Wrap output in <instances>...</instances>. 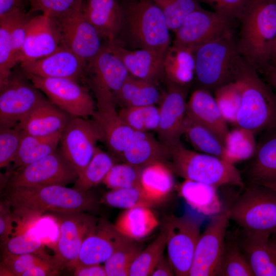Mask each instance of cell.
Wrapping results in <instances>:
<instances>
[{"mask_svg":"<svg viewBox=\"0 0 276 276\" xmlns=\"http://www.w3.org/2000/svg\"><path fill=\"white\" fill-rule=\"evenodd\" d=\"M6 200L20 216H39L45 212H92L99 201L89 191L52 185L8 188Z\"/></svg>","mask_w":276,"mask_h":276,"instance_id":"cell-1","label":"cell"},{"mask_svg":"<svg viewBox=\"0 0 276 276\" xmlns=\"http://www.w3.org/2000/svg\"><path fill=\"white\" fill-rule=\"evenodd\" d=\"M234 82L240 93L235 125L255 134L276 128V96L260 78L257 69L242 56Z\"/></svg>","mask_w":276,"mask_h":276,"instance_id":"cell-2","label":"cell"},{"mask_svg":"<svg viewBox=\"0 0 276 276\" xmlns=\"http://www.w3.org/2000/svg\"><path fill=\"white\" fill-rule=\"evenodd\" d=\"M240 20L241 56L257 69H265L276 41V0H249Z\"/></svg>","mask_w":276,"mask_h":276,"instance_id":"cell-3","label":"cell"},{"mask_svg":"<svg viewBox=\"0 0 276 276\" xmlns=\"http://www.w3.org/2000/svg\"><path fill=\"white\" fill-rule=\"evenodd\" d=\"M194 54L200 88L215 91L234 81L241 55L233 32L198 46Z\"/></svg>","mask_w":276,"mask_h":276,"instance_id":"cell-4","label":"cell"},{"mask_svg":"<svg viewBox=\"0 0 276 276\" xmlns=\"http://www.w3.org/2000/svg\"><path fill=\"white\" fill-rule=\"evenodd\" d=\"M168 166L185 179L216 187L244 186L241 174L232 164L218 157L186 148L180 143L168 149Z\"/></svg>","mask_w":276,"mask_h":276,"instance_id":"cell-5","label":"cell"},{"mask_svg":"<svg viewBox=\"0 0 276 276\" xmlns=\"http://www.w3.org/2000/svg\"><path fill=\"white\" fill-rule=\"evenodd\" d=\"M122 8L121 33L126 32L131 43L138 49L165 55L170 46V30L159 8L151 0H132Z\"/></svg>","mask_w":276,"mask_h":276,"instance_id":"cell-6","label":"cell"},{"mask_svg":"<svg viewBox=\"0 0 276 276\" xmlns=\"http://www.w3.org/2000/svg\"><path fill=\"white\" fill-rule=\"evenodd\" d=\"M229 219L246 232L276 233V192L262 185L246 188L229 209Z\"/></svg>","mask_w":276,"mask_h":276,"instance_id":"cell-7","label":"cell"},{"mask_svg":"<svg viewBox=\"0 0 276 276\" xmlns=\"http://www.w3.org/2000/svg\"><path fill=\"white\" fill-rule=\"evenodd\" d=\"M59 227V237L51 260L59 271L77 258L85 238L94 231L98 220L82 212H51Z\"/></svg>","mask_w":276,"mask_h":276,"instance_id":"cell-8","label":"cell"},{"mask_svg":"<svg viewBox=\"0 0 276 276\" xmlns=\"http://www.w3.org/2000/svg\"><path fill=\"white\" fill-rule=\"evenodd\" d=\"M201 223L200 218L188 214L165 218L163 228L167 234L168 257L175 275H189L196 245L201 235Z\"/></svg>","mask_w":276,"mask_h":276,"instance_id":"cell-9","label":"cell"},{"mask_svg":"<svg viewBox=\"0 0 276 276\" xmlns=\"http://www.w3.org/2000/svg\"><path fill=\"white\" fill-rule=\"evenodd\" d=\"M78 174L60 150L14 170L7 181L8 188L65 186L75 182Z\"/></svg>","mask_w":276,"mask_h":276,"instance_id":"cell-10","label":"cell"},{"mask_svg":"<svg viewBox=\"0 0 276 276\" xmlns=\"http://www.w3.org/2000/svg\"><path fill=\"white\" fill-rule=\"evenodd\" d=\"M82 3L62 16L51 18L60 47L69 49L87 63L102 46L101 36L82 14Z\"/></svg>","mask_w":276,"mask_h":276,"instance_id":"cell-11","label":"cell"},{"mask_svg":"<svg viewBox=\"0 0 276 276\" xmlns=\"http://www.w3.org/2000/svg\"><path fill=\"white\" fill-rule=\"evenodd\" d=\"M48 100L73 117L87 118L96 109L87 88L68 78H46L25 74Z\"/></svg>","mask_w":276,"mask_h":276,"instance_id":"cell-12","label":"cell"},{"mask_svg":"<svg viewBox=\"0 0 276 276\" xmlns=\"http://www.w3.org/2000/svg\"><path fill=\"white\" fill-rule=\"evenodd\" d=\"M235 18L201 7L189 14L175 31L173 44L194 50L233 32Z\"/></svg>","mask_w":276,"mask_h":276,"instance_id":"cell-13","label":"cell"},{"mask_svg":"<svg viewBox=\"0 0 276 276\" xmlns=\"http://www.w3.org/2000/svg\"><path fill=\"white\" fill-rule=\"evenodd\" d=\"M201 234L195 248L189 276L218 275L225 248L229 209L223 208Z\"/></svg>","mask_w":276,"mask_h":276,"instance_id":"cell-14","label":"cell"},{"mask_svg":"<svg viewBox=\"0 0 276 276\" xmlns=\"http://www.w3.org/2000/svg\"><path fill=\"white\" fill-rule=\"evenodd\" d=\"M103 134L94 121L72 117L63 130L60 151L81 175L93 157Z\"/></svg>","mask_w":276,"mask_h":276,"instance_id":"cell-15","label":"cell"},{"mask_svg":"<svg viewBox=\"0 0 276 276\" xmlns=\"http://www.w3.org/2000/svg\"><path fill=\"white\" fill-rule=\"evenodd\" d=\"M39 91L21 77L11 75L0 87V127L16 126L45 99Z\"/></svg>","mask_w":276,"mask_h":276,"instance_id":"cell-16","label":"cell"},{"mask_svg":"<svg viewBox=\"0 0 276 276\" xmlns=\"http://www.w3.org/2000/svg\"><path fill=\"white\" fill-rule=\"evenodd\" d=\"M167 91L159 108V122L156 130L159 141L168 149L180 143L183 134L189 85L167 83Z\"/></svg>","mask_w":276,"mask_h":276,"instance_id":"cell-17","label":"cell"},{"mask_svg":"<svg viewBox=\"0 0 276 276\" xmlns=\"http://www.w3.org/2000/svg\"><path fill=\"white\" fill-rule=\"evenodd\" d=\"M86 74L96 98H113L129 76L119 58L105 45L87 63Z\"/></svg>","mask_w":276,"mask_h":276,"instance_id":"cell-18","label":"cell"},{"mask_svg":"<svg viewBox=\"0 0 276 276\" xmlns=\"http://www.w3.org/2000/svg\"><path fill=\"white\" fill-rule=\"evenodd\" d=\"M131 240L120 233L114 224L102 218L84 240L76 259L67 267L105 263L119 248Z\"/></svg>","mask_w":276,"mask_h":276,"instance_id":"cell-19","label":"cell"},{"mask_svg":"<svg viewBox=\"0 0 276 276\" xmlns=\"http://www.w3.org/2000/svg\"><path fill=\"white\" fill-rule=\"evenodd\" d=\"M87 63L69 49L60 47L52 54L21 63L20 66L25 74L68 78L79 82L85 77Z\"/></svg>","mask_w":276,"mask_h":276,"instance_id":"cell-20","label":"cell"},{"mask_svg":"<svg viewBox=\"0 0 276 276\" xmlns=\"http://www.w3.org/2000/svg\"><path fill=\"white\" fill-rule=\"evenodd\" d=\"M114 100L97 101L93 120L103 134V141L113 153L121 156L141 131H135L122 120Z\"/></svg>","mask_w":276,"mask_h":276,"instance_id":"cell-21","label":"cell"},{"mask_svg":"<svg viewBox=\"0 0 276 276\" xmlns=\"http://www.w3.org/2000/svg\"><path fill=\"white\" fill-rule=\"evenodd\" d=\"M60 48L59 40L51 17L43 14L30 17L18 63L47 56Z\"/></svg>","mask_w":276,"mask_h":276,"instance_id":"cell-22","label":"cell"},{"mask_svg":"<svg viewBox=\"0 0 276 276\" xmlns=\"http://www.w3.org/2000/svg\"><path fill=\"white\" fill-rule=\"evenodd\" d=\"M105 45L119 58L130 75L155 83L164 76L165 55L145 49L129 50L118 41H108Z\"/></svg>","mask_w":276,"mask_h":276,"instance_id":"cell-23","label":"cell"},{"mask_svg":"<svg viewBox=\"0 0 276 276\" xmlns=\"http://www.w3.org/2000/svg\"><path fill=\"white\" fill-rule=\"evenodd\" d=\"M186 116L212 131L225 145L229 132L215 98L210 91L199 88L187 101Z\"/></svg>","mask_w":276,"mask_h":276,"instance_id":"cell-24","label":"cell"},{"mask_svg":"<svg viewBox=\"0 0 276 276\" xmlns=\"http://www.w3.org/2000/svg\"><path fill=\"white\" fill-rule=\"evenodd\" d=\"M81 11L101 38L118 40L123 22L122 6L119 0H83Z\"/></svg>","mask_w":276,"mask_h":276,"instance_id":"cell-25","label":"cell"},{"mask_svg":"<svg viewBox=\"0 0 276 276\" xmlns=\"http://www.w3.org/2000/svg\"><path fill=\"white\" fill-rule=\"evenodd\" d=\"M239 247L255 276H276V244L272 234L246 232Z\"/></svg>","mask_w":276,"mask_h":276,"instance_id":"cell-26","label":"cell"},{"mask_svg":"<svg viewBox=\"0 0 276 276\" xmlns=\"http://www.w3.org/2000/svg\"><path fill=\"white\" fill-rule=\"evenodd\" d=\"M72 117L45 98L16 126L28 133L45 137L62 132Z\"/></svg>","mask_w":276,"mask_h":276,"instance_id":"cell-27","label":"cell"},{"mask_svg":"<svg viewBox=\"0 0 276 276\" xmlns=\"http://www.w3.org/2000/svg\"><path fill=\"white\" fill-rule=\"evenodd\" d=\"M262 132L248 171L252 183L260 185L276 181V128Z\"/></svg>","mask_w":276,"mask_h":276,"instance_id":"cell-28","label":"cell"},{"mask_svg":"<svg viewBox=\"0 0 276 276\" xmlns=\"http://www.w3.org/2000/svg\"><path fill=\"white\" fill-rule=\"evenodd\" d=\"M163 67L167 83L189 85L195 77L194 50L174 44L170 45L165 54Z\"/></svg>","mask_w":276,"mask_h":276,"instance_id":"cell-29","label":"cell"},{"mask_svg":"<svg viewBox=\"0 0 276 276\" xmlns=\"http://www.w3.org/2000/svg\"><path fill=\"white\" fill-rule=\"evenodd\" d=\"M121 157L125 163L143 169L156 162L167 164L168 149L148 132H141L123 152Z\"/></svg>","mask_w":276,"mask_h":276,"instance_id":"cell-30","label":"cell"},{"mask_svg":"<svg viewBox=\"0 0 276 276\" xmlns=\"http://www.w3.org/2000/svg\"><path fill=\"white\" fill-rule=\"evenodd\" d=\"M217 187L185 179L177 188L178 194L197 212L214 216L223 209Z\"/></svg>","mask_w":276,"mask_h":276,"instance_id":"cell-31","label":"cell"},{"mask_svg":"<svg viewBox=\"0 0 276 276\" xmlns=\"http://www.w3.org/2000/svg\"><path fill=\"white\" fill-rule=\"evenodd\" d=\"M147 206L125 210L117 218L114 226L119 232L131 240L138 241L150 235L159 224V221Z\"/></svg>","mask_w":276,"mask_h":276,"instance_id":"cell-32","label":"cell"},{"mask_svg":"<svg viewBox=\"0 0 276 276\" xmlns=\"http://www.w3.org/2000/svg\"><path fill=\"white\" fill-rule=\"evenodd\" d=\"M162 97L156 83L129 75L116 94L114 100L123 108L154 105Z\"/></svg>","mask_w":276,"mask_h":276,"instance_id":"cell-33","label":"cell"},{"mask_svg":"<svg viewBox=\"0 0 276 276\" xmlns=\"http://www.w3.org/2000/svg\"><path fill=\"white\" fill-rule=\"evenodd\" d=\"M172 171L164 162H156L144 168L140 186L146 195L159 204L171 192L174 185Z\"/></svg>","mask_w":276,"mask_h":276,"instance_id":"cell-34","label":"cell"},{"mask_svg":"<svg viewBox=\"0 0 276 276\" xmlns=\"http://www.w3.org/2000/svg\"><path fill=\"white\" fill-rule=\"evenodd\" d=\"M183 134L198 151L224 159V146L210 130L188 118L184 122Z\"/></svg>","mask_w":276,"mask_h":276,"instance_id":"cell-35","label":"cell"},{"mask_svg":"<svg viewBox=\"0 0 276 276\" xmlns=\"http://www.w3.org/2000/svg\"><path fill=\"white\" fill-rule=\"evenodd\" d=\"M255 135L251 131L237 127L229 131L224 145V160L234 165L251 158L256 148Z\"/></svg>","mask_w":276,"mask_h":276,"instance_id":"cell-36","label":"cell"},{"mask_svg":"<svg viewBox=\"0 0 276 276\" xmlns=\"http://www.w3.org/2000/svg\"><path fill=\"white\" fill-rule=\"evenodd\" d=\"M18 12L0 17V87L8 82L12 75V68L17 63L12 44L11 31Z\"/></svg>","mask_w":276,"mask_h":276,"instance_id":"cell-37","label":"cell"},{"mask_svg":"<svg viewBox=\"0 0 276 276\" xmlns=\"http://www.w3.org/2000/svg\"><path fill=\"white\" fill-rule=\"evenodd\" d=\"M167 242L166 232L162 228L158 236L135 259L130 266L129 275H151L158 262L164 256Z\"/></svg>","mask_w":276,"mask_h":276,"instance_id":"cell-38","label":"cell"},{"mask_svg":"<svg viewBox=\"0 0 276 276\" xmlns=\"http://www.w3.org/2000/svg\"><path fill=\"white\" fill-rule=\"evenodd\" d=\"M114 164L110 155L97 147L93 157L82 174L78 176L74 187L84 191H89L103 181Z\"/></svg>","mask_w":276,"mask_h":276,"instance_id":"cell-39","label":"cell"},{"mask_svg":"<svg viewBox=\"0 0 276 276\" xmlns=\"http://www.w3.org/2000/svg\"><path fill=\"white\" fill-rule=\"evenodd\" d=\"M102 201L109 206L124 210L158 205L146 195L141 186L112 189L104 195Z\"/></svg>","mask_w":276,"mask_h":276,"instance_id":"cell-40","label":"cell"},{"mask_svg":"<svg viewBox=\"0 0 276 276\" xmlns=\"http://www.w3.org/2000/svg\"><path fill=\"white\" fill-rule=\"evenodd\" d=\"M119 113L125 123L135 131L148 132L157 128L159 108L155 105L123 107Z\"/></svg>","mask_w":276,"mask_h":276,"instance_id":"cell-41","label":"cell"},{"mask_svg":"<svg viewBox=\"0 0 276 276\" xmlns=\"http://www.w3.org/2000/svg\"><path fill=\"white\" fill-rule=\"evenodd\" d=\"M142 247L137 241L131 240L116 250L104 263L107 276L129 275L130 266Z\"/></svg>","mask_w":276,"mask_h":276,"instance_id":"cell-42","label":"cell"},{"mask_svg":"<svg viewBox=\"0 0 276 276\" xmlns=\"http://www.w3.org/2000/svg\"><path fill=\"white\" fill-rule=\"evenodd\" d=\"M163 13L170 30L175 31L186 17L201 7L198 0H151Z\"/></svg>","mask_w":276,"mask_h":276,"instance_id":"cell-43","label":"cell"},{"mask_svg":"<svg viewBox=\"0 0 276 276\" xmlns=\"http://www.w3.org/2000/svg\"><path fill=\"white\" fill-rule=\"evenodd\" d=\"M218 275L255 276L246 256L238 244H225Z\"/></svg>","mask_w":276,"mask_h":276,"instance_id":"cell-44","label":"cell"},{"mask_svg":"<svg viewBox=\"0 0 276 276\" xmlns=\"http://www.w3.org/2000/svg\"><path fill=\"white\" fill-rule=\"evenodd\" d=\"M142 170L127 163L114 164L102 182L111 190L140 186Z\"/></svg>","mask_w":276,"mask_h":276,"instance_id":"cell-45","label":"cell"},{"mask_svg":"<svg viewBox=\"0 0 276 276\" xmlns=\"http://www.w3.org/2000/svg\"><path fill=\"white\" fill-rule=\"evenodd\" d=\"M1 245L2 256L45 254L40 239L30 231L11 237Z\"/></svg>","mask_w":276,"mask_h":276,"instance_id":"cell-46","label":"cell"},{"mask_svg":"<svg viewBox=\"0 0 276 276\" xmlns=\"http://www.w3.org/2000/svg\"><path fill=\"white\" fill-rule=\"evenodd\" d=\"M215 92V98L225 119L235 124L240 102V93L237 85L233 81Z\"/></svg>","mask_w":276,"mask_h":276,"instance_id":"cell-47","label":"cell"},{"mask_svg":"<svg viewBox=\"0 0 276 276\" xmlns=\"http://www.w3.org/2000/svg\"><path fill=\"white\" fill-rule=\"evenodd\" d=\"M49 256L46 254H29L2 256L1 275L22 276L30 267Z\"/></svg>","mask_w":276,"mask_h":276,"instance_id":"cell-48","label":"cell"},{"mask_svg":"<svg viewBox=\"0 0 276 276\" xmlns=\"http://www.w3.org/2000/svg\"><path fill=\"white\" fill-rule=\"evenodd\" d=\"M22 131L16 126L0 127V167H8L13 163L19 146Z\"/></svg>","mask_w":276,"mask_h":276,"instance_id":"cell-49","label":"cell"},{"mask_svg":"<svg viewBox=\"0 0 276 276\" xmlns=\"http://www.w3.org/2000/svg\"><path fill=\"white\" fill-rule=\"evenodd\" d=\"M30 4V13L39 11L51 18L62 16L70 12L83 0H27Z\"/></svg>","mask_w":276,"mask_h":276,"instance_id":"cell-50","label":"cell"},{"mask_svg":"<svg viewBox=\"0 0 276 276\" xmlns=\"http://www.w3.org/2000/svg\"><path fill=\"white\" fill-rule=\"evenodd\" d=\"M62 132L46 137L32 150L13 163V169L16 170L32 163L55 151L60 143Z\"/></svg>","mask_w":276,"mask_h":276,"instance_id":"cell-51","label":"cell"},{"mask_svg":"<svg viewBox=\"0 0 276 276\" xmlns=\"http://www.w3.org/2000/svg\"><path fill=\"white\" fill-rule=\"evenodd\" d=\"M212 8L214 11L240 20L249 0H198Z\"/></svg>","mask_w":276,"mask_h":276,"instance_id":"cell-52","label":"cell"},{"mask_svg":"<svg viewBox=\"0 0 276 276\" xmlns=\"http://www.w3.org/2000/svg\"><path fill=\"white\" fill-rule=\"evenodd\" d=\"M11 206L6 201L0 204V240L1 244L11 237L13 230V216L11 213Z\"/></svg>","mask_w":276,"mask_h":276,"instance_id":"cell-53","label":"cell"},{"mask_svg":"<svg viewBox=\"0 0 276 276\" xmlns=\"http://www.w3.org/2000/svg\"><path fill=\"white\" fill-rule=\"evenodd\" d=\"M59 273L52 264L51 257H49L30 267L22 276L55 275Z\"/></svg>","mask_w":276,"mask_h":276,"instance_id":"cell-54","label":"cell"},{"mask_svg":"<svg viewBox=\"0 0 276 276\" xmlns=\"http://www.w3.org/2000/svg\"><path fill=\"white\" fill-rule=\"evenodd\" d=\"M76 276H106L104 266L100 264L79 266L73 270Z\"/></svg>","mask_w":276,"mask_h":276,"instance_id":"cell-55","label":"cell"},{"mask_svg":"<svg viewBox=\"0 0 276 276\" xmlns=\"http://www.w3.org/2000/svg\"><path fill=\"white\" fill-rule=\"evenodd\" d=\"M27 0H0V17L18 11H26Z\"/></svg>","mask_w":276,"mask_h":276,"instance_id":"cell-56","label":"cell"},{"mask_svg":"<svg viewBox=\"0 0 276 276\" xmlns=\"http://www.w3.org/2000/svg\"><path fill=\"white\" fill-rule=\"evenodd\" d=\"M174 271L172 265L168 258L162 257L151 274L152 276H173Z\"/></svg>","mask_w":276,"mask_h":276,"instance_id":"cell-57","label":"cell"},{"mask_svg":"<svg viewBox=\"0 0 276 276\" xmlns=\"http://www.w3.org/2000/svg\"><path fill=\"white\" fill-rule=\"evenodd\" d=\"M266 68L268 79L276 90V63L272 66L268 65Z\"/></svg>","mask_w":276,"mask_h":276,"instance_id":"cell-58","label":"cell"},{"mask_svg":"<svg viewBox=\"0 0 276 276\" xmlns=\"http://www.w3.org/2000/svg\"><path fill=\"white\" fill-rule=\"evenodd\" d=\"M262 185H263L268 188H269L271 189L274 191L275 192H276V181L265 183L262 184Z\"/></svg>","mask_w":276,"mask_h":276,"instance_id":"cell-59","label":"cell"},{"mask_svg":"<svg viewBox=\"0 0 276 276\" xmlns=\"http://www.w3.org/2000/svg\"><path fill=\"white\" fill-rule=\"evenodd\" d=\"M272 59L274 60V63H276V41L273 47Z\"/></svg>","mask_w":276,"mask_h":276,"instance_id":"cell-60","label":"cell"},{"mask_svg":"<svg viewBox=\"0 0 276 276\" xmlns=\"http://www.w3.org/2000/svg\"><path fill=\"white\" fill-rule=\"evenodd\" d=\"M272 236L276 244V233L272 234Z\"/></svg>","mask_w":276,"mask_h":276,"instance_id":"cell-61","label":"cell"}]
</instances>
